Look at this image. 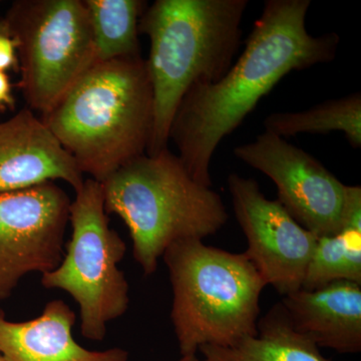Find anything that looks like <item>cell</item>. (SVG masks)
<instances>
[{"label":"cell","instance_id":"cell-17","mask_svg":"<svg viewBox=\"0 0 361 361\" xmlns=\"http://www.w3.org/2000/svg\"><path fill=\"white\" fill-rule=\"evenodd\" d=\"M342 280L361 285V230L318 238L301 288L313 290Z\"/></svg>","mask_w":361,"mask_h":361},{"label":"cell","instance_id":"cell-4","mask_svg":"<svg viewBox=\"0 0 361 361\" xmlns=\"http://www.w3.org/2000/svg\"><path fill=\"white\" fill-rule=\"evenodd\" d=\"M102 186L106 212L127 225L134 257L146 276L156 272L172 244L204 240L229 217L222 197L196 182L169 148L128 161Z\"/></svg>","mask_w":361,"mask_h":361},{"label":"cell","instance_id":"cell-13","mask_svg":"<svg viewBox=\"0 0 361 361\" xmlns=\"http://www.w3.org/2000/svg\"><path fill=\"white\" fill-rule=\"evenodd\" d=\"M75 314L63 300L49 301L39 317L25 322L6 319L0 310V355L6 361H128L122 348L92 351L73 336Z\"/></svg>","mask_w":361,"mask_h":361},{"label":"cell","instance_id":"cell-9","mask_svg":"<svg viewBox=\"0 0 361 361\" xmlns=\"http://www.w3.org/2000/svg\"><path fill=\"white\" fill-rule=\"evenodd\" d=\"M71 203L54 182L0 194V299L11 296L25 275L58 267Z\"/></svg>","mask_w":361,"mask_h":361},{"label":"cell","instance_id":"cell-20","mask_svg":"<svg viewBox=\"0 0 361 361\" xmlns=\"http://www.w3.org/2000/svg\"><path fill=\"white\" fill-rule=\"evenodd\" d=\"M16 97L8 73L0 71V111L14 110Z\"/></svg>","mask_w":361,"mask_h":361},{"label":"cell","instance_id":"cell-8","mask_svg":"<svg viewBox=\"0 0 361 361\" xmlns=\"http://www.w3.org/2000/svg\"><path fill=\"white\" fill-rule=\"evenodd\" d=\"M234 155L269 177L277 188L276 200L317 238L343 230L348 186L307 152L264 132L236 147Z\"/></svg>","mask_w":361,"mask_h":361},{"label":"cell","instance_id":"cell-10","mask_svg":"<svg viewBox=\"0 0 361 361\" xmlns=\"http://www.w3.org/2000/svg\"><path fill=\"white\" fill-rule=\"evenodd\" d=\"M227 185L248 243L246 255L266 285L282 296L300 289L317 237L298 224L279 202L266 198L257 180L233 173Z\"/></svg>","mask_w":361,"mask_h":361},{"label":"cell","instance_id":"cell-16","mask_svg":"<svg viewBox=\"0 0 361 361\" xmlns=\"http://www.w3.org/2000/svg\"><path fill=\"white\" fill-rule=\"evenodd\" d=\"M89 14L97 61L141 56L139 21L142 0H84Z\"/></svg>","mask_w":361,"mask_h":361},{"label":"cell","instance_id":"cell-22","mask_svg":"<svg viewBox=\"0 0 361 361\" xmlns=\"http://www.w3.org/2000/svg\"><path fill=\"white\" fill-rule=\"evenodd\" d=\"M0 361H6V358H4L1 355H0Z\"/></svg>","mask_w":361,"mask_h":361},{"label":"cell","instance_id":"cell-21","mask_svg":"<svg viewBox=\"0 0 361 361\" xmlns=\"http://www.w3.org/2000/svg\"><path fill=\"white\" fill-rule=\"evenodd\" d=\"M179 361H199L197 355L182 356Z\"/></svg>","mask_w":361,"mask_h":361},{"label":"cell","instance_id":"cell-15","mask_svg":"<svg viewBox=\"0 0 361 361\" xmlns=\"http://www.w3.org/2000/svg\"><path fill=\"white\" fill-rule=\"evenodd\" d=\"M265 132L285 137L299 134L342 132L351 146L361 147V94L330 99L301 111L273 113L266 116Z\"/></svg>","mask_w":361,"mask_h":361},{"label":"cell","instance_id":"cell-11","mask_svg":"<svg viewBox=\"0 0 361 361\" xmlns=\"http://www.w3.org/2000/svg\"><path fill=\"white\" fill-rule=\"evenodd\" d=\"M65 180L78 191L84 174L42 118L25 108L0 122V194Z\"/></svg>","mask_w":361,"mask_h":361},{"label":"cell","instance_id":"cell-19","mask_svg":"<svg viewBox=\"0 0 361 361\" xmlns=\"http://www.w3.org/2000/svg\"><path fill=\"white\" fill-rule=\"evenodd\" d=\"M343 229L361 230L360 186H348L344 207Z\"/></svg>","mask_w":361,"mask_h":361},{"label":"cell","instance_id":"cell-2","mask_svg":"<svg viewBox=\"0 0 361 361\" xmlns=\"http://www.w3.org/2000/svg\"><path fill=\"white\" fill-rule=\"evenodd\" d=\"M40 118L80 172L103 183L148 149L154 97L146 59L97 61Z\"/></svg>","mask_w":361,"mask_h":361},{"label":"cell","instance_id":"cell-7","mask_svg":"<svg viewBox=\"0 0 361 361\" xmlns=\"http://www.w3.org/2000/svg\"><path fill=\"white\" fill-rule=\"evenodd\" d=\"M4 18L18 44V87L44 115L97 63L84 0H18Z\"/></svg>","mask_w":361,"mask_h":361},{"label":"cell","instance_id":"cell-6","mask_svg":"<svg viewBox=\"0 0 361 361\" xmlns=\"http://www.w3.org/2000/svg\"><path fill=\"white\" fill-rule=\"evenodd\" d=\"M71 236L63 260L44 273V288L68 292L78 304L80 332L90 341H103L106 325L129 307V284L118 268L127 251L111 229L104 209L102 183L85 180L70 208Z\"/></svg>","mask_w":361,"mask_h":361},{"label":"cell","instance_id":"cell-14","mask_svg":"<svg viewBox=\"0 0 361 361\" xmlns=\"http://www.w3.org/2000/svg\"><path fill=\"white\" fill-rule=\"evenodd\" d=\"M199 353L204 361H332L292 327L280 302L259 318L256 336L227 348L202 346Z\"/></svg>","mask_w":361,"mask_h":361},{"label":"cell","instance_id":"cell-1","mask_svg":"<svg viewBox=\"0 0 361 361\" xmlns=\"http://www.w3.org/2000/svg\"><path fill=\"white\" fill-rule=\"evenodd\" d=\"M310 0H267L241 56L214 84L193 85L183 97L169 130L178 157L199 184L212 187L210 165L231 135L289 73L336 59L341 37L306 30Z\"/></svg>","mask_w":361,"mask_h":361},{"label":"cell","instance_id":"cell-18","mask_svg":"<svg viewBox=\"0 0 361 361\" xmlns=\"http://www.w3.org/2000/svg\"><path fill=\"white\" fill-rule=\"evenodd\" d=\"M18 44L13 32L7 25L6 18L0 20V71L6 73L9 71H18Z\"/></svg>","mask_w":361,"mask_h":361},{"label":"cell","instance_id":"cell-3","mask_svg":"<svg viewBox=\"0 0 361 361\" xmlns=\"http://www.w3.org/2000/svg\"><path fill=\"white\" fill-rule=\"evenodd\" d=\"M248 0H156L139 21L148 35L146 59L154 123L147 155L168 148L169 130L188 90L214 84L231 68L241 44Z\"/></svg>","mask_w":361,"mask_h":361},{"label":"cell","instance_id":"cell-5","mask_svg":"<svg viewBox=\"0 0 361 361\" xmlns=\"http://www.w3.org/2000/svg\"><path fill=\"white\" fill-rule=\"evenodd\" d=\"M173 289L171 319L180 356L202 346H227L257 334L260 297L267 285L244 253L176 242L164 253Z\"/></svg>","mask_w":361,"mask_h":361},{"label":"cell","instance_id":"cell-12","mask_svg":"<svg viewBox=\"0 0 361 361\" xmlns=\"http://www.w3.org/2000/svg\"><path fill=\"white\" fill-rule=\"evenodd\" d=\"M280 303L292 327L318 348L342 355L360 353V284L342 280L313 290L300 288Z\"/></svg>","mask_w":361,"mask_h":361}]
</instances>
